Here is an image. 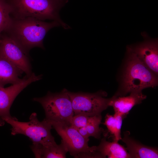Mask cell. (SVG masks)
Masks as SVG:
<instances>
[{"mask_svg":"<svg viewBox=\"0 0 158 158\" xmlns=\"http://www.w3.org/2000/svg\"><path fill=\"white\" fill-rule=\"evenodd\" d=\"M127 48L138 58L155 74H158V44L157 39L145 40L135 46Z\"/></svg>","mask_w":158,"mask_h":158,"instance_id":"10","label":"cell"},{"mask_svg":"<svg viewBox=\"0 0 158 158\" xmlns=\"http://www.w3.org/2000/svg\"><path fill=\"white\" fill-rule=\"evenodd\" d=\"M101 114L91 116L85 126L89 137L92 136L99 139L100 138L102 130L99 127L101 123Z\"/></svg>","mask_w":158,"mask_h":158,"instance_id":"18","label":"cell"},{"mask_svg":"<svg viewBox=\"0 0 158 158\" xmlns=\"http://www.w3.org/2000/svg\"><path fill=\"white\" fill-rule=\"evenodd\" d=\"M23 73L8 61L0 56V87L8 84L19 83L23 80L20 78Z\"/></svg>","mask_w":158,"mask_h":158,"instance_id":"15","label":"cell"},{"mask_svg":"<svg viewBox=\"0 0 158 158\" xmlns=\"http://www.w3.org/2000/svg\"><path fill=\"white\" fill-rule=\"evenodd\" d=\"M13 18L6 31L28 53L35 47L44 48L43 41L49 30L60 26L57 21L47 22L32 17Z\"/></svg>","mask_w":158,"mask_h":158,"instance_id":"1","label":"cell"},{"mask_svg":"<svg viewBox=\"0 0 158 158\" xmlns=\"http://www.w3.org/2000/svg\"><path fill=\"white\" fill-rule=\"evenodd\" d=\"M71 102L74 115L84 114L89 116L101 114L109 107L110 98H106V93L99 91L94 93L72 92L67 90Z\"/></svg>","mask_w":158,"mask_h":158,"instance_id":"7","label":"cell"},{"mask_svg":"<svg viewBox=\"0 0 158 158\" xmlns=\"http://www.w3.org/2000/svg\"><path fill=\"white\" fill-rule=\"evenodd\" d=\"M90 117L82 114L74 115L72 118L70 125L77 129L85 127Z\"/></svg>","mask_w":158,"mask_h":158,"instance_id":"19","label":"cell"},{"mask_svg":"<svg viewBox=\"0 0 158 158\" xmlns=\"http://www.w3.org/2000/svg\"><path fill=\"white\" fill-rule=\"evenodd\" d=\"M48 121L61 137L72 156L76 158H98L96 146L89 147V140L83 137L76 129L65 123Z\"/></svg>","mask_w":158,"mask_h":158,"instance_id":"6","label":"cell"},{"mask_svg":"<svg viewBox=\"0 0 158 158\" xmlns=\"http://www.w3.org/2000/svg\"><path fill=\"white\" fill-rule=\"evenodd\" d=\"M79 133L84 138L89 140V135L86 127H81L77 129Z\"/></svg>","mask_w":158,"mask_h":158,"instance_id":"20","label":"cell"},{"mask_svg":"<svg viewBox=\"0 0 158 158\" xmlns=\"http://www.w3.org/2000/svg\"><path fill=\"white\" fill-rule=\"evenodd\" d=\"M96 151L99 158H130L128 152L118 141H107L105 138H102Z\"/></svg>","mask_w":158,"mask_h":158,"instance_id":"14","label":"cell"},{"mask_svg":"<svg viewBox=\"0 0 158 158\" xmlns=\"http://www.w3.org/2000/svg\"><path fill=\"white\" fill-rule=\"evenodd\" d=\"M146 97L142 91L131 92L126 97L114 95L111 98L109 106L113 107L115 113L124 118L134 106L141 103Z\"/></svg>","mask_w":158,"mask_h":158,"instance_id":"11","label":"cell"},{"mask_svg":"<svg viewBox=\"0 0 158 158\" xmlns=\"http://www.w3.org/2000/svg\"><path fill=\"white\" fill-rule=\"evenodd\" d=\"M11 7L7 1L0 0V36L11 25L13 20L11 17Z\"/></svg>","mask_w":158,"mask_h":158,"instance_id":"17","label":"cell"},{"mask_svg":"<svg viewBox=\"0 0 158 158\" xmlns=\"http://www.w3.org/2000/svg\"><path fill=\"white\" fill-rule=\"evenodd\" d=\"M42 75H36L32 73L29 77L26 75L20 83L4 87H0V126L4 125L5 118L11 116L10 113L11 107L18 95L32 83L41 79Z\"/></svg>","mask_w":158,"mask_h":158,"instance_id":"9","label":"cell"},{"mask_svg":"<svg viewBox=\"0 0 158 158\" xmlns=\"http://www.w3.org/2000/svg\"><path fill=\"white\" fill-rule=\"evenodd\" d=\"M36 158H65L68 151L61 140L59 145L56 142L44 145L32 144L30 147Z\"/></svg>","mask_w":158,"mask_h":158,"instance_id":"12","label":"cell"},{"mask_svg":"<svg viewBox=\"0 0 158 158\" xmlns=\"http://www.w3.org/2000/svg\"><path fill=\"white\" fill-rule=\"evenodd\" d=\"M123 117L120 114L114 113L113 115L107 114L104 124L108 130L114 136V140L118 141L121 140V132Z\"/></svg>","mask_w":158,"mask_h":158,"instance_id":"16","label":"cell"},{"mask_svg":"<svg viewBox=\"0 0 158 158\" xmlns=\"http://www.w3.org/2000/svg\"><path fill=\"white\" fill-rule=\"evenodd\" d=\"M67 90L64 89L59 92L48 91L43 97L33 99V101L39 103L43 107L45 114V119L70 125L74 114Z\"/></svg>","mask_w":158,"mask_h":158,"instance_id":"5","label":"cell"},{"mask_svg":"<svg viewBox=\"0 0 158 158\" xmlns=\"http://www.w3.org/2000/svg\"><path fill=\"white\" fill-rule=\"evenodd\" d=\"M129 133L126 132L123 138V142L126 146V148L128 151L130 158H158L157 149L143 145L131 138L128 136Z\"/></svg>","mask_w":158,"mask_h":158,"instance_id":"13","label":"cell"},{"mask_svg":"<svg viewBox=\"0 0 158 158\" xmlns=\"http://www.w3.org/2000/svg\"><path fill=\"white\" fill-rule=\"evenodd\" d=\"M29 119L27 122L19 121L11 116L4 120L11 126V135H23L31 139L32 144L44 145L55 142L51 133L52 126L47 120L44 118L42 121H39L35 112L32 114Z\"/></svg>","mask_w":158,"mask_h":158,"instance_id":"4","label":"cell"},{"mask_svg":"<svg viewBox=\"0 0 158 158\" xmlns=\"http://www.w3.org/2000/svg\"><path fill=\"white\" fill-rule=\"evenodd\" d=\"M57 0H8L12 8L11 14L15 19L32 17L44 21L58 22L65 29L70 27L61 19Z\"/></svg>","mask_w":158,"mask_h":158,"instance_id":"3","label":"cell"},{"mask_svg":"<svg viewBox=\"0 0 158 158\" xmlns=\"http://www.w3.org/2000/svg\"><path fill=\"white\" fill-rule=\"evenodd\" d=\"M0 56L16 67L27 77L32 74L28 53L8 35L0 36Z\"/></svg>","mask_w":158,"mask_h":158,"instance_id":"8","label":"cell"},{"mask_svg":"<svg viewBox=\"0 0 158 158\" xmlns=\"http://www.w3.org/2000/svg\"><path fill=\"white\" fill-rule=\"evenodd\" d=\"M127 49L128 59L121 87L115 95L123 96L128 93L142 91L158 84L157 75L147 67L134 53Z\"/></svg>","mask_w":158,"mask_h":158,"instance_id":"2","label":"cell"}]
</instances>
